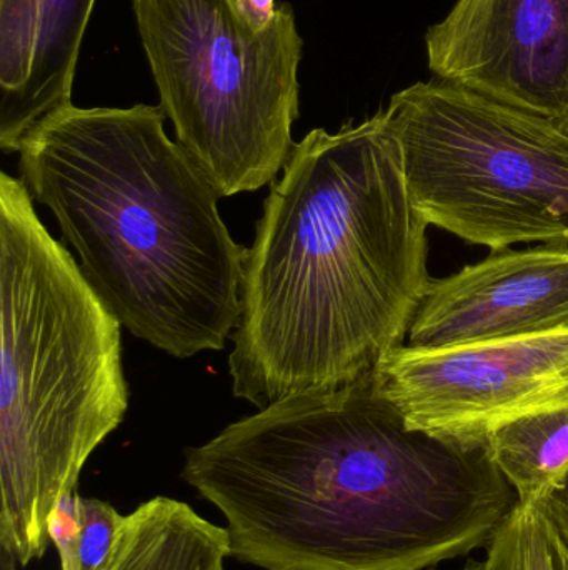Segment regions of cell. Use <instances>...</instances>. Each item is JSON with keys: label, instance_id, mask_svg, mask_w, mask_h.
<instances>
[{"label": "cell", "instance_id": "obj_1", "mask_svg": "<svg viewBox=\"0 0 568 570\" xmlns=\"http://www.w3.org/2000/svg\"><path fill=\"white\" fill-rule=\"evenodd\" d=\"M182 478L262 570H430L517 504L487 445L410 428L372 375L290 395L186 452Z\"/></svg>", "mask_w": 568, "mask_h": 570}, {"label": "cell", "instance_id": "obj_2", "mask_svg": "<svg viewBox=\"0 0 568 570\" xmlns=\"http://www.w3.org/2000/svg\"><path fill=\"white\" fill-rule=\"evenodd\" d=\"M427 227L386 109L339 132L307 134L247 249L233 395L260 411L370 377L406 345L432 283Z\"/></svg>", "mask_w": 568, "mask_h": 570}, {"label": "cell", "instance_id": "obj_3", "mask_svg": "<svg viewBox=\"0 0 568 570\" xmlns=\"http://www.w3.org/2000/svg\"><path fill=\"white\" fill-rule=\"evenodd\" d=\"M166 117L146 104H70L23 140L19 173L122 327L189 358L232 338L247 249L223 224L212 180L167 136Z\"/></svg>", "mask_w": 568, "mask_h": 570}, {"label": "cell", "instance_id": "obj_4", "mask_svg": "<svg viewBox=\"0 0 568 570\" xmlns=\"http://www.w3.org/2000/svg\"><path fill=\"white\" fill-rule=\"evenodd\" d=\"M0 548L26 568L83 465L122 424V324L0 174Z\"/></svg>", "mask_w": 568, "mask_h": 570}, {"label": "cell", "instance_id": "obj_5", "mask_svg": "<svg viewBox=\"0 0 568 570\" xmlns=\"http://www.w3.org/2000/svg\"><path fill=\"white\" fill-rule=\"evenodd\" d=\"M160 107L220 197L277 179L296 142L302 39L289 3L253 29L236 0H132Z\"/></svg>", "mask_w": 568, "mask_h": 570}, {"label": "cell", "instance_id": "obj_6", "mask_svg": "<svg viewBox=\"0 0 568 570\" xmlns=\"http://www.w3.org/2000/svg\"><path fill=\"white\" fill-rule=\"evenodd\" d=\"M413 209L494 253L568 244V132L442 82L400 90L386 109Z\"/></svg>", "mask_w": 568, "mask_h": 570}, {"label": "cell", "instance_id": "obj_7", "mask_svg": "<svg viewBox=\"0 0 568 570\" xmlns=\"http://www.w3.org/2000/svg\"><path fill=\"white\" fill-rule=\"evenodd\" d=\"M372 381L410 428L487 445L502 422L568 404V327L459 347L406 344Z\"/></svg>", "mask_w": 568, "mask_h": 570}, {"label": "cell", "instance_id": "obj_8", "mask_svg": "<svg viewBox=\"0 0 568 570\" xmlns=\"http://www.w3.org/2000/svg\"><path fill=\"white\" fill-rule=\"evenodd\" d=\"M426 49L437 80L568 132V0H457Z\"/></svg>", "mask_w": 568, "mask_h": 570}, {"label": "cell", "instance_id": "obj_9", "mask_svg": "<svg viewBox=\"0 0 568 570\" xmlns=\"http://www.w3.org/2000/svg\"><path fill=\"white\" fill-rule=\"evenodd\" d=\"M568 327V247L499 250L432 279L409 328L410 347L447 348Z\"/></svg>", "mask_w": 568, "mask_h": 570}, {"label": "cell", "instance_id": "obj_10", "mask_svg": "<svg viewBox=\"0 0 568 570\" xmlns=\"http://www.w3.org/2000/svg\"><path fill=\"white\" fill-rule=\"evenodd\" d=\"M96 0H0V149L69 107Z\"/></svg>", "mask_w": 568, "mask_h": 570}, {"label": "cell", "instance_id": "obj_11", "mask_svg": "<svg viewBox=\"0 0 568 570\" xmlns=\"http://www.w3.org/2000/svg\"><path fill=\"white\" fill-rule=\"evenodd\" d=\"M226 529L173 499L156 498L127 515L109 570H226Z\"/></svg>", "mask_w": 568, "mask_h": 570}, {"label": "cell", "instance_id": "obj_12", "mask_svg": "<svg viewBox=\"0 0 568 570\" xmlns=\"http://www.w3.org/2000/svg\"><path fill=\"white\" fill-rule=\"evenodd\" d=\"M487 448L517 501L536 504L568 471V404L502 422L490 432Z\"/></svg>", "mask_w": 568, "mask_h": 570}, {"label": "cell", "instance_id": "obj_13", "mask_svg": "<svg viewBox=\"0 0 568 570\" xmlns=\"http://www.w3.org/2000/svg\"><path fill=\"white\" fill-rule=\"evenodd\" d=\"M126 518L99 499L69 494L49 522L62 570H109Z\"/></svg>", "mask_w": 568, "mask_h": 570}, {"label": "cell", "instance_id": "obj_14", "mask_svg": "<svg viewBox=\"0 0 568 570\" xmlns=\"http://www.w3.org/2000/svg\"><path fill=\"white\" fill-rule=\"evenodd\" d=\"M490 570H568V549L534 504L517 501L487 544Z\"/></svg>", "mask_w": 568, "mask_h": 570}, {"label": "cell", "instance_id": "obj_15", "mask_svg": "<svg viewBox=\"0 0 568 570\" xmlns=\"http://www.w3.org/2000/svg\"><path fill=\"white\" fill-rule=\"evenodd\" d=\"M534 505L568 549V471Z\"/></svg>", "mask_w": 568, "mask_h": 570}, {"label": "cell", "instance_id": "obj_16", "mask_svg": "<svg viewBox=\"0 0 568 570\" xmlns=\"http://www.w3.org/2000/svg\"><path fill=\"white\" fill-rule=\"evenodd\" d=\"M240 16L253 27L263 29L272 22L276 17V0H236Z\"/></svg>", "mask_w": 568, "mask_h": 570}, {"label": "cell", "instance_id": "obj_17", "mask_svg": "<svg viewBox=\"0 0 568 570\" xmlns=\"http://www.w3.org/2000/svg\"><path fill=\"white\" fill-rule=\"evenodd\" d=\"M17 564L16 558L7 549L0 548V570H16Z\"/></svg>", "mask_w": 568, "mask_h": 570}, {"label": "cell", "instance_id": "obj_18", "mask_svg": "<svg viewBox=\"0 0 568 570\" xmlns=\"http://www.w3.org/2000/svg\"><path fill=\"white\" fill-rule=\"evenodd\" d=\"M430 570H436V569H430ZM460 570H490V569H489V564H487L486 561H484V562L470 561V562H467V564L464 566V568Z\"/></svg>", "mask_w": 568, "mask_h": 570}]
</instances>
